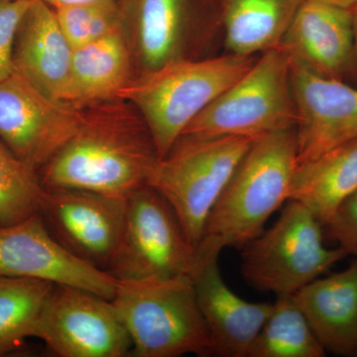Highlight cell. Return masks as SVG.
I'll return each mask as SVG.
<instances>
[{
    "label": "cell",
    "instance_id": "cell-16",
    "mask_svg": "<svg viewBox=\"0 0 357 357\" xmlns=\"http://www.w3.org/2000/svg\"><path fill=\"white\" fill-rule=\"evenodd\" d=\"M73 53L53 7L32 0L16 33L14 70L47 95L70 105Z\"/></svg>",
    "mask_w": 357,
    "mask_h": 357
},
{
    "label": "cell",
    "instance_id": "cell-23",
    "mask_svg": "<svg viewBox=\"0 0 357 357\" xmlns=\"http://www.w3.org/2000/svg\"><path fill=\"white\" fill-rule=\"evenodd\" d=\"M306 317L293 296H277L273 310L255 338L248 357H325Z\"/></svg>",
    "mask_w": 357,
    "mask_h": 357
},
{
    "label": "cell",
    "instance_id": "cell-29",
    "mask_svg": "<svg viewBox=\"0 0 357 357\" xmlns=\"http://www.w3.org/2000/svg\"><path fill=\"white\" fill-rule=\"evenodd\" d=\"M53 8L58 7L76 6V4L89 3V2L103 1V0H43Z\"/></svg>",
    "mask_w": 357,
    "mask_h": 357
},
{
    "label": "cell",
    "instance_id": "cell-11",
    "mask_svg": "<svg viewBox=\"0 0 357 357\" xmlns=\"http://www.w3.org/2000/svg\"><path fill=\"white\" fill-rule=\"evenodd\" d=\"M126 199L84 190L46 189L39 213L63 248L107 272L121 241Z\"/></svg>",
    "mask_w": 357,
    "mask_h": 357
},
{
    "label": "cell",
    "instance_id": "cell-33",
    "mask_svg": "<svg viewBox=\"0 0 357 357\" xmlns=\"http://www.w3.org/2000/svg\"><path fill=\"white\" fill-rule=\"evenodd\" d=\"M356 357H357V354H356Z\"/></svg>",
    "mask_w": 357,
    "mask_h": 357
},
{
    "label": "cell",
    "instance_id": "cell-22",
    "mask_svg": "<svg viewBox=\"0 0 357 357\" xmlns=\"http://www.w3.org/2000/svg\"><path fill=\"white\" fill-rule=\"evenodd\" d=\"M54 286L39 279L0 276V356L35 337Z\"/></svg>",
    "mask_w": 357,
    "mask_h": 357
},
{
    "label": "cell",
    "instance_id": "cell-4",
    "mask_svg": "<svg viewBox=\"0 0 357 357\" xmlns=\"http://www.w3.org/2000/svg\"><path fill=\"white\" fill-rule=\"evenodd\" d=\"M112 301L130 335L132 356H213L191 277L117 281Z\"/></svg>",
    "mask_w": 357,
    "mask_h": 357
},
{
    "label": "cell",
    "instance_id": "cell-17",
    "mask_svg": "<svg viewBox=\"0 0 357 357\" xmlns=\"http://www.w3.org/2000/svg\"><path fill=\"white\" fill-rule=\"evenodd\" d=\"M319 344L338 356L357 354V263L294 294Z\"/></svg>",
    "mask_w": 357,
    "mask_h": 357
},
{
    "label": "cell",
    "instance_id": "cell-30",
    "mask_svg": "<svg viewBox=\"0 0 357 357\" xmlns=\"http://www.w3.org/2000/svg\"><path fill=\"white\" fill-rule=\"evenodd\" d=\"M318 1L326 2V3L333 4V6L349 9L357 4V0H318Z\"/></svg>",
    "mask_w": 357,
    "mask_h": 357
},
{
    "label": "cell",
    "instance_id": "cell-21",
    "mask_svg": "<svg viewBox=\"0 0 357 357\" xmlns=\"http://www.w3.org/2000/svg\"><path fill=\"white\" fill-rule=\"evenodd\" d=\"M188 0H130L138 53L144 70L178 58L187 16Z\"/></svg>",
    "mask_w": 357,
    "mask_h": 357
},
{
    "label": "cell",
    "instance_id": "cell-14",
    "mask_svg": "<svg viewBox=\"0 0 357 357\" xmlns=\"http://www.w3.org/2000/svg\"><path fill=\"white\" fill-rule=\"evenodd\" d=\"M198 250L199 261L191 278L210 333L213 356L248 357L273 304L251 303L237 296L220 274V251L203 243L199 244Z\"/></svg>",
    "mask_w": 357,
    "mask_h": 357
},
{
    "label": "cell",
    "instance_id": "cell-19",
    "mask_svg": "<svg viewBox=\"0 0 357 357\" xmlns=\"http://www.w3.org/2000/svg\"><path fill=\"white\" fill-rule=\"evenodd\" d=\"M356 190L357 139L299 164L289 199L304 204L326 227Z\"/></svg>",
    "mask_w": 357,
    "mask_h": 357
},
{
    "label": "cell",
    "instance_id": "cell-5",
    "mask_svg": "<svg viewBox=\"0 0 357 357\" xmlns=\"http://www.w3.org/2000/svg\"><path fill=\"white\" fill-rule=\"evenodd\" d=\"M253 139L182 135L155 167L148 185L170 204L196 248L213 206Z\"/></svg>",
    "mask_w": 357,
    "mask_h": 357
},
{
    "label": "cell",
    "instance_id": "cell-13",
    "mask_svg": "<svg viewBox=\"0 0 357 357\" xmlns=\"http://www.w3.org/2000/svg\"><path fill=\"white\" fill-rule=\"evenodd\" d=\"M298 165L357 139V86L291 63Z\"/></svg>",
    "mask_w": 357,
    "mask_h": 357
},
{
    "label": "cell",
    "instance_id": "cell-8",
    "mask_svg": "<svg viewBox=\"0 0 357 357\" xmlns=\"http://www.w3.org/2000/svg\"><path fill=\"white\" fill-rule=\"evenodd\" d=\"M199 261L172 206L151 185L126 199L121 241L107 272L117 281L191 277Z\"/></svg>",
    "mask_w": 357,
    "mask_h": 357
},
{
    "label": "cell",
    "instance_id": "cell-26",
    "mask_svg": "<svg viewBox=\"0 0 357 357\" xmlns=\"http://www.w3.org/2000/svg\"><path fill=\"white\" fill-rule=\"evenodd\" d=\"M32 0H8L0 3V82L14 72L16 33Z\"/></svg>",
    "mask_w": 357,
    "mask_h": 357
},
{
    "label": "cell",
    "instance_id": "cell-6",
    "mask_svg": "<svg viewBox=\"0 0 357 357\" xmlns=\"http://www.w3.org/2000/svg\"><path fill=\"white\" fill-rule=\"evenodd\" d=\"M296 123L290 59L277 46L263 52L238 81L192 119L182 135L256 138L295 128Z\"/></svg>",
    "mask_w": 357,
    "mask_h": 357
},
{
    "label": "cell",
    "instance_id": "cell-24",
    "mask_svg": "<svg viewBox=\"0 0 357 357\" xmlns=\"http://www.w3.org/2000/svg\"><path fill=\"white\" fill-rule=\"evenodd\" d=\"M45 190L38 172L0 139V227L39 213Z\"/></svg>",
    "mask_w": 357,
    "mask_h": 357
},
{
    "label": "cell",
    "instance_id": "cell-32",
    "mask_svg": "<svg viewBox=\"0 0 357 357\" xmlns=\"http://www.w3.org/2000/svg\"><path fill=\"white\" fill-rule=\"evenodd\" d=\"M356 263H357V253H356Z\"/></svg>",
    "mask_w": 357,
    "mask_h": 357
},
{
    "label": "cell",
    "instance_id": "cell-25",
    "mask_svg": "<svg viewBox=\"0 0 357 357\" xmlns=\"http://www.w3.org/2000/svg\"><path fill=\"white\" fill-rule=\"evenodd\" d=\"M130 0H103L54 8L70 46L76 49L126 26Z\"/></svg>",
    "mask_w": 357,
    "mask_h": 357
},
{
    "label": "cell",
    "instance_id": "cell-15",
    "mask_svg": "<svg viewBox=\"0 0 357 357\" xmlns=\"http://www.w3.org/2000/svg\"><path fill=\"white\" fill-rule=\"evenodd\" d=\"M292 64L344 81L354 51L351 9L304 0L279 45Z\"/></svg>",
    "mask_w": 357,
    "mask_h": 357
},
{
    "label": "cell",
    "instance_id": "cell-10",
    "mask_svg": "<svg viewBox=\"0 0 357 357\" xmlns=\"http://www.w3.org/2000/svg\"><path fill=\"white\" fill-rule=\"evenodd\" d=\"M82 109L45 93L20 73L0 82V139L39 172L75 133Z\"/></svg>",
    "mask_w": 357,
    "mask_h": 357
},
{
    "label": "cell",
    "instance_id": "cell-2",
    "mask_svg": "<svg viewBox=\"0 0 357 357\" xmlns=\"http://www.w3.org/2000/svg\"><path fill=\"white\" fill-rule=\"evenodd\" d=\"M297 166L295 128L255 138L213 206L201 243L241 250L261 234L268 218L288 202Z\"/></svg>",
    "mask_w": 357,
    "mask_h": 357
},
{
    "label": "cell",
    "instance_id": "cell-28",
    "mask_svg": "<svg viewBox=\"0 0 357 357\" xmlns=\"http://www.w3.org/2000/svg\"><path fill=\"white\" fill-rule=\"evenodd\" d=\"M351 13L352 21H354V51H352L351 66L347 77H354L357 81V4L352 7Z\"/></svg>",
    "mask_w": 357,
    "mask_h": 357
},
{
    "label": "cell",
    "instance_id": "cell-18",
    "mask_svg": "<svg viewBox=\"0 0 357 357\" xmlns=\"http://www.w3.org/2000/svg\"><path fill=\"white\" fill-rule=\"evenodd\" d=\"M126 26L74 49L70 105L84 109L119 98L132 81L131 51Z\"/></svg>",
    "mask_w": 357,
    "mask_h": 357
},
{
    "label": "cell",
    "instance_id": "cell-12",
    "mask_svg": "<svg viewBox=\"0 0 357 357\" xmlns=\"http://www.w3.org/2000/svg\"><path fill=\"white\" fill-rule=\"evenodd\" d=\"M0 276L73 286L112 300L117 280L68 252L53 238L39 213L0 227Z\"/></svg>",
    "mask_w": 357,
    "mask_h": 357
},
{
    "label": "cell",
    "instance_id": "cell-3",
    "mask_svg": "<svg viewBox=\"0 0 357 357\" xmlns=\"http://www.w3.org/2000/svg\"><path fill=\"white\" fill-rule=\"evenodd\" d=\"M255 61V56L231 53L199 61L175 58L133 77L119 98L132 105L146 122L162 159L192 119Z\"/></svg>",
    "mask_w": 357,
    "mask_h": 357
},
{
    "label": "cell",
    "instance_id": "cell-20",
    "mask_svg": "<svg viewBox=\"0 0 357 357\" xmlns=\"http://www.w3.org/2000/svg\"><path fill=\"white\" fill-rule=\"evenodd\" d=\"M229 53L255 56L279 46L304 0H215Z\"/></svg>",
    "mask_w": 357,
    "mask_h": 357
},
{
    "label": "cell",
    "instance_id": "cell-1",
    "mask_svg": "<svg viewBox=\"0 0 357 357\" xmlns=\"http://www.w3.org/2000/svg\"><path fill=\"white\" fill-rule=\"evenodd\" d=\"M159 160L139 112L115 98L82 109L76 131L38 174L45 189L126 198L148 185Z\"/></svg>",
    "mask_w": 357,
    "mask_h": 357
},
{
    "label": "cell",
    "instance_id": "cell-9",
    "mask_svg": "<svg viewBox=\"0 0 357 357\" xmlns=\"http://www.w3.org/2000/svg\"><path fill=\"white\" fill-rule=\"evenodd\" d=\"M60 357H126L130 335L112 300L55 284L35 337Z\"/></svg>",
    "mask_w": 357,
    "mask_h": 357
},
{
    "label": "cell",
    "instance_id": "cell-27",
    "mask_svg": "<svg viewBox=\"0 0 357 357\" xmlns=\"http://www.w3.org/2000/svg\"><path fill=\"white\" fill-rule=\"evenodd\" d=\"M328 234L349 255L357 253V190L338 208L326 225Z\"/></svg>",
    "mask_w": 357,
    "mask_h": 357
},
{
    "label": "cell",
    "instance_id": "cell-31",
    "mask_svg": "<svg viewBox=\"0 0 357 357\" xmlns=\"http://www.w3.org/2000/svg\"><path fill=\"white\" fill-rule=\"evenodd\" d=\"M8 1V0H0V3H2V2Z\"/></svg>",
    "mask_w": 357,
    "mask_h": 357
},
{
    "label": "cell",
    "instance_id": "cell-7",
    "mask_svg": "<svg viewBox=\"0 0 357 357\" xmlns=\"http://www.w3.org/2000/svg\"><path fill=\"white\" fill-rule=\"evenodd\" d=\"M323 229L309 208L289 199L276 222L241 249L244 279L260 291L294 295L349 255L326 248Z\"/></svg>",
    "mask_w": 357,
    "mask_h": 357
}]
</instances>
